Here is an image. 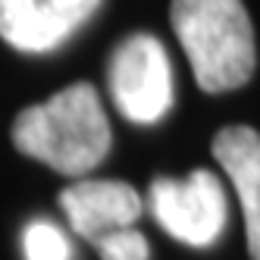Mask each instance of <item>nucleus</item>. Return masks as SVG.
I'll return each instance as SVG.
<instances>
[{"mask_svg": "<svg viewBox=\"0 0 260 260\" xmlns=\"http://www.w3.org/2000/svg\"><path fill=\"white\" fill-rule=\"evenodd\" d=\"M13 144L63 176H85L110 151V122L98 91L76 82L50 101L22 110L13 122Z\"/></svg>", "mask_w": 260, "mask_h": 260, "instance_id": "obj_1", "label": "nucleus"}, {"mask_svg": "<svg viewBox=\"0 0 260 260\" xmlns=\"http://www.w3.org/2000/svg\"><path fill=\"white\" fill-rule=\"evenodd\" d=\"M170 22L204 91H232L254 76V25L241 0H173Z\"/></svg>", "mask_w": 260, "mask_h": 260, "instance_id": "obj_2", "label": "nucleus"}, {"mask_svg": "<svg viewBox=\"0 0 260 260\" xmlns=\"http://www.w3.org/2000/svg\"><path fill=\"white\" fill-rule=\"evenodd\" d=\"M110 94L116 110L138 125H151L163 119L173 107V66L166 57V47L160 38L147 31H138L125 38L107 69Z\"/></svg>", "mask_w": 260, "mask_h": 260, "instance_id": "obj_3", "label": "nucleus"}, {"mask_svg": "<svg viewBox=\"0 0 260 260\" xmlns=\"http://www.w3.org/2000/svg\"><path fill=\"white\" fill-rule=\"evenodd\" d=\"M147 201L154 219L182 245L210 248L226 229V191L207 170H194L185 179H154Z\"/></svg>", "mask_w": 260, "mask_h": 260, "instance_id": "obj_4", "label": "nucleus"}, {"mask_svg": "<svg viewBox=\"0 0 260 260\" xmlns=\"http://www.w3.org/2000/svg\"><path fill=\"white\" fill-rule=\"evenodd\" d=\"M101 0H0V38L25 53H50L66 44Z\"/></svg>", "mask_w": 260, "mask_h": 260, "instance_id": "obj_5", "label": "nucleus"}, {"mask_svg": "<svg viewBox=\"0 0 260 260\" xmlns=\"http://www.w3.org/2000/svg\"><path fill=\"white\" fill-rule=\"evenodd\" d=\"M60 207L76 235L88 238L91 245L122 226H135L144 204L141 194L128 182L116 179H85L60 194Z\"/></svg>", "mask_w": 260, "mask_h": 260, "instance_id": "obj_6", "label": "nucleus"}, {"mask_svg": "<svg viewBox=\"0 0 260 260\" xmlns=\"http://www.w3.org/2000/svg\"><path fill=\"white\" fill-rule=\"evenodd\" d=\"M213 157L241 201L248 251L254 260H260V132L251 125L222 128L213 138Z\"/></svg>", "mask_w": 260, "mask_h": 260, "instance_id": "obj_7", "label": "nucleus"}, {"mask_svg": "<svg viewBox=\"0 0 260 260\" xmlns=\"http://www.w3.org/2000/svg\"><path fill=\"white\" fill-rule=\"evenodd\" d=\"M22 254L25 260H72V245L50 219H31L22 229Z\"/></svg>", "mask_w": 260, "mask_h": 260, "instance_id": "obj_8", "label": "nucleus"}, {"mask_svg": "<svg viewBox=\"0 0 260 260\" xmlns=\"http://www.w3.org/2000/svg\"><path fill=\"white\" fill-rule=\"evenodd\" d=\"M94 248L101 251L104 260H147L151 248H147V238L135 229V226H122L113 229L94 241Z\"/></svg>", "mask_w": 260, "mask_h": 260, "instance_id": "obj_9", "label": "nucleus"}]
</instances>
